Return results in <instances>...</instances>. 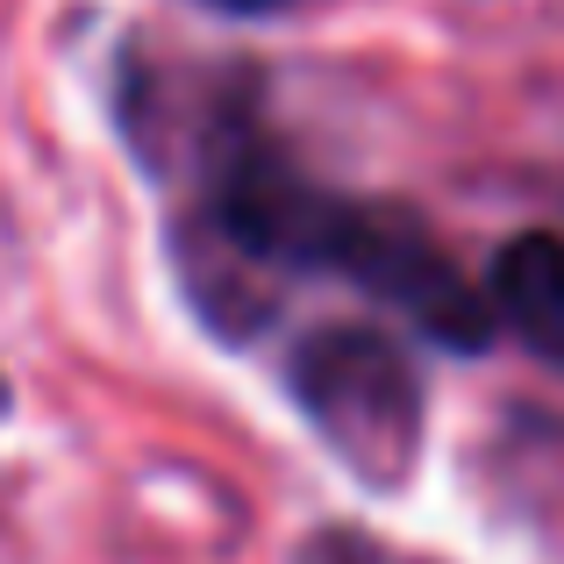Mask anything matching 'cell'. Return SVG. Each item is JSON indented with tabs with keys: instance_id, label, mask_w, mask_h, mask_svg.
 Segmentation results:
<instances>
[{
	"instance_id": "cell-5",
	"label": "cell",
	"mask_w": 564,
	"mask_h": 564,
	"mask_svg": "<svg viewBox=\"0 0 564 564\" xmlns=\"http://www.w3.org/2000/svg\"><path fill=\"white\" fill-rule=\"evenodd\" d=\"M215 8H243L250 14V8H279V0H215Z\"/></svg>"
},
{
	"instance_id": "cell-3",
	"label": "cell",
	"mask_w": 564,
	"mask_h": 564,
	"mask_svg": "<svg viewBox=\"0 0 564 564\" xmlns=\"http://www.w3.org/2000/svg\"><path fill=\"white\" fill-rule=\"evenodd\" d=\"M494 315L500 329H514L543 365L564 372V236H514L494 258Z\"/></svg>"
},
{
	"instance_id": "cell-1",
	"label": "cell",
	"mask_w": 564,
	"mask_h": 564,
	"mask_svg": "<svg viewBox=\"0 0 564 564\" xmlns=\"http://www.w3.org/2000/svg\"><path fill=\"white\" fill-rule=\"evenodd\" d=\"M207 215L221 221L243 258L264 264H329V272L358 279L372 301L400 307L422 336L451 350H486L500 329L494 293H479L443 243L408 215V207L350 200L315 180H301L293 165H279L264 143H236L215 158V200Z\"/></svg>"
},
{
	"instance_id": "cell-2",
	"label": "cell",
	"mask_w": 564,
	"mask_h": 564,
	"mask_svg": "<svg viewBox=\"0 0 564 564\" xmlns=\"http://www.w3.org/2000/svg\"><path fill=\"white\" fill-rule=\"evenodd\" d=\"M293 400L350 471L372 486L408 479L422 443V386L379 329H315L293 350Z\"/></svg>"
},
{
	"instance_id": "cell-4",
	"label": "cell",
	"mask_w": 564,
	"mask_h": 564,
	"mask_svg": "<svg viewBox=\"0 0 564 564\" xmlns=\"http://www.w3.org/2000/svg\"><path fill=\"white\" fill-rule=\"evenodd\" d=\"M307 564H372V551H365V543H350V536H329V543H315V551H307Z\"/></svg>"
}]
</instances>
